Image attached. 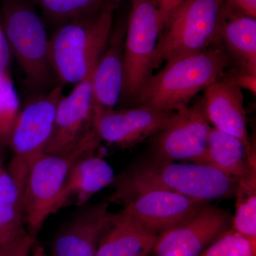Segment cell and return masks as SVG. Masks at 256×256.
Returning <instances> with one entry per match:
<instances>
[{"label": "cell", "mask_w": 256, "mask_h": 256, "mask_svg": "<svg viewBox=\"0 0 256 256\" xmlns=\"http://www.w3.org/2000/svg\"><path fill=\"white\" fill-rule=\"evenodd\" d=\"M63 96V86L57 85L46 95L28 102L18 114L9 144L13 156L6 170L22 194L32 165L45 154Z\"/></svg>", "instance_id": "52a82bcc"}, {"label": "cell", "mask_w": 256, "mask_h": 256, "mask_svg": "<svg viewBox=\"0 0 256 256\" xmlns=\"http://www.w3.org/2000/svg\"><path fill=\"white\" fill-rule=\"evenodd\" d=\"M10 54L11 52L9 45L2 31L0 33V84L2 82L6 74L10 72Z\"/></svg>", "instance_id": "4316f807"}, {"label": "cell", "mask_w": 256, "mask_h": 256, "mask_svg": "<svg viewBox=\"0 0 256 256\" xmlns=\"http://www.w3.org/2000/svg\"><path fill=\"white\" fill-rule=\"evenodd\" d=\"M10 52L25 74L28 86L48 88L54 70L48 58V42L41 18L28 0H4L1 16Z\"/></svg>", "instance_id": "5b68a950"}, {"label": "cell", "mask_w": 256, "mask_h": 256, "mask_svg": "<svg viewBox=\"0 0 256 256\" xmlns=\"http://www.w3.org/2000/svg\"><path fill=\"white\" fill-rule=\"evenodd\" d=\"M100 138L95 128L68 153L44 154L32 165L22 192L24 220L28 234L36 238L48 217L54 214L57 198L74 164L96 152Z\"/></svg>", "instance_id": "8992f818"}, {"label": "cell", "mask_w": 256, "mask_h": 256, "mask_svg": "<svg viewBox=\"0 0 256 256\" xmlns=\"http://www.w3.org/2000/svg\"><path fill=\"white\" fill-rule=\"evenodd\" d=\"M108 210V203H100L79 212L56 236L52 256H97Z\"/></svg>", "instance_id": "2e32d148"}, {"label": "cell", "mask_w": 256, "mask_h": 256, "mask_svg": "<svg viewBox=\"0 0 256 256\" xmlns=\"http://www.w3.org/2000/svg\"><path fill=\"white\" fill-rule=\"evenodd\" d=\"M202 100L208 120L214 128L242 141L250 154H254L247 129L244 95L232 77L220 78L205 89Z\"/></svg>", "instance_id": "5bb4252c"}, {"label": "cell", "mask_w": 256, "mask_h": 256, "mask_svg": "<svg viewBox=\"0 0 256 256\" xmlns=\"http://www.w3.org/2000/svg\"><path fill=\"white\" fill-rule=\"evenodd\" d=\"M96 66L58 102L45 154H66L73 150L94 128L92 80Z\"/></svg>", "instance_id": "8fae6325"}, {"label": "cell", "mask_w": 256, "mask_h": 256, "mask_svg": "<svg viewBox=\"0 0 256 256\" xmlns=\"http://www.w3.org/2000/svg\"><path fill=\"white\" fill-rule=\"evenodd\" d=\"M126 30L127 24L120 22L111 32L108 46L94 69L92 80L94 119L102 112L112 110L122 96Z\"/></svg>", "instance_id": "9a60e30c"}, {"label": "cell", "mask_w": 256, "mask_h": 256, "mask_svg": "<svg viewBox=\"0 0 256 256\" xmlns=\"http://www.w3.org/2000/svg\"><path fill=\"white\" fill-rule=\"evenodd\" d=\"M232 218L228 213L208 204L188 220L158 236L156 256H198L226 232Z\"/></svg>", "instance_id": "30bf717a"}, {"label": "cell", "mask_w": 256, "mask_h": 256, "mask_svg": "<svg viewBox=\"0 0 256 256\" xmlns=\"http://www.w3.org/2000/svg\"><path fill=\"white\" fill-rule=\"evenodd\" d=\"M30 256H47L46 252H45L44 249V248L41 246H36V244H34L33 248H32V250L31 252V254H30Z\"/></svg>", "instance_id": "4dcf8cb0"}, {"label": "cell", "mask_w": 256, "mask_h": 256, "mask_svg": "<svg viewBox=\"0 0 256 256\" xmlns=\"http://www.w3.org/2000/svg\"><path fill=\"white\" fill-rule=\"evenodd\" d=\"M232 9L256 18V0H224Z\"/></svg>", "instance_id": "83f0119b"}, {"label": "cell", "mask_w": 256, "mask_h": 256, "mask_svg": "<svg viewBox=\"0 0 256 256\" xmlns=\"http://www.w3.org/2000/svg\"><path fill=\"white\" fill-rule=\"evenodd\" d=\"M174 112L146 106L128 110L112 109L96 117L94 127L100 139L120 148H130L163 130Z\"/></svg>", "instance_id": "4fadbf2b"}, {"label": "cell", "mask_w": 256, "mask_h": 256, "mask_svg": "<svg viewBox=\"0 0 256 256\" xmlns=\"http://www.w3.org/2000/svg\"><path fill=\"white\" fill-rule=\"evenodd\" d=\"M220 40L240 62L242 70L256 75V20L224 3Z\"/></svg>", "instance_id": "ffe728a7"}, {"label": "cell", "mask_w": 256, "mask_h": 256, "mask_svg": "<svg viewBox=\"0 0 256 256\" xmlns=\"http://www.w3.org/2000/svg\"><path fill=\"white\" fill-rule=\"evenodd\" d=\"M256 249L233 228H229L198 256H256Z\"/></svg>", "instance_id": "d4e9b609"}, {"label": "cell", "mask_w": 256, "mask_h": 256, "mask_svg": "<svg viewBox=\"0 0 256 256\" xmlns=\"http://www.w3.org/2000/svg\"><path fill=\"white\" fill-rule=\"evenodd\" d=\"M210 128L202 101L176 111L156 140V160L207 164Z\"/></svg>", "instance_id": "9c48e42d"}, {"label": "cell", "mask_w": 256, "mask_h": 256, "mask_svg": "<svg viewBox=\"0 0 256 256\" xmlns=\"http://www.w3.org/2000/svg\"><path fill=\"white\" fill-rule=\"evenodd\" d=\"M223 6L224 0H184L160 32L154 69L220 42Z\"/></svg>", "instance_id": "277c9868"}, {"label": "cell", "mask_w": 256, "mask_h": 256, "mask_svg": "<svg viewBox=\"0 0 256 256\" xmlns=\"http://www.w3.org/2000/svg\"><path fill=\"white\" fill-rule=\"evenodd\" d=\"M36 238L28 232L8 244L0 246V256H30Z\"/></svg>", "instance_id": "484cf974"}, {"label": "cell", "mask_w": 256, "mask_h": 256, "mask_svg": "<svg viewBox=\"0 0 256 256\" xmlns=\"http://www.w3.org/2000/svg\"><path fill=\"white\" fill-rule=\"evenodd\" d=\"M4 144L0 142V164L3 163V159H4Z\"/></svg>", "instance_id": "1f68e13d"}, {"label": "cell", "mask_w": 256, "mask_h": 256, "mask_svg": "<svg viewBox=\"0 0 256 256\" xmlns=\"http://www.w3.org/2000/svg\"><path fill=\"white\" fill-rule=\"evenodd\" d=\"M232 228L256 249V172L237 182Z\"/></svg>", "instance_id": "7402d4cb"}, {"label": "cell", "mask_w": 256, "mask_h": 256, "mask_svg": "<svg viewBox=\"0 0 256 256\" xmlns=\"http://www.w3.org/2000/svg\"><path fill=\"white\" fill-rule=\"evenodd\" d=\"M96 152L80 158L72 166L56 202L54 214L70 204L82 206L97 192L114 183V170Z\"/></svg>", "instance_id": "ac0fdd59"}, {"label": "cell", "mask_w": 256, "mask_h": 256, "mask_svg": "<svg viewBox=\"0 0 256 256\" xmlns=\"http://www.w3.org/2000/svg\"><path fill=\"white\" fill-rule=\"evenodd\" d=\"M234 82L240 88L246 89L256 95V75L244 72H238L232 76Z\"/></svg>", "instance_id": "f546056e"}, {"label": "cell", "mask_w": 256, "mask_h": 256, "mask_svg": "<svg viewBox=\"0 0 256 256\" xmlns=\"http://www.w3.org/2000/svg\"><path fill=\"white\" fill-rule=\"evenodd\" d=\"M109 201L122 204L137 192L162 188L208 203L235 195L237 182L208 164H180L154 160L136 165L114 178Z\"/></svg>", "instance_id": "6da1fadb"}, {"label": "cell", "mask_w": 256, "mask_h": 256, "mask_svg": "<svg viewBox=\"0 0 256 256\" xmlns=\"http://www.w3.org/2000/svg\"><path fill=\"white\" fill-rule=\"evenodd\" d=\"M20 98L10 72L0 84V142L9 146L20 112Z\"/></svg>", "instance_id": "cb8c5ba5"}, {"label": "cell", "mask_w": 256, "mask_h": 256, "mask_svg": "<svg viewBox=\"0 0 256 256\" xmlns=\"http://www.w3.org/2000/svg\"><path fill=\"white\" fill-rule=\"evenodd\" d=\"M24 220L22 194L3 163L0 164V246L28 232Z\"/></svg>", "instance_id": "44dd1931"}, {"label": "cell", "mask_w": 256, "mask_h": 256, "mask_svg": "<svg viewBox=\"0 0 256 256\" xmlns=\"http://www.w3.org/2000/svg\"><path fill=\"white\" fill-rule=\"evenodd\" d=\"M207 164L236 181L256 172V154H250L235 136L210 128Z\"/></svg>", "instance_id": "d6986e66"}, {"label": "cell", "mask_w": 256, "mask_h": 256, "mask_svg": "<svg viewBox=\"0 0 256 256\" xmlns=\"http://www.w3.org/2000/svg\"><path fill=\"white\" fill-rule=\"evenodd\" d=\"M108 1L110 2L114 3V4L116 2H118L120 0H108Z\"/></svg>", "instance_id": "836d02e7"}, {"label": "cell", "mask_w": 256, "mask_h": 256, "mask_svg": "<svg viewBox=\"0 0 256 256\" xmlns=\"http://www.w3.org/2000/svg\"><path fill=\"white\" fill-rule=\"evenodd\" d=\"M124 50L122 96L136 100L154 70V60L161 32L156 0H131Z\"/></svg>", "instance_id": "ba28073f"}, {"label": "cell", "mask_w": 256, "mask_h": 256, "mask_svg": "<svg viewBox=\"0 0 256 256\" xmlns=\"http://www.w3.org/2000/svg\"><path fill=\"white\" fill-rule=\"evenodd\" d=\"M114 9L106 0L100 11L63 24L50 40L48 58L60 85L78 84L97 64L110 37Z\"/></svg>", "instance_id": "3957f363"}, {"label": "cell", "mask_w": 256, "mask_h": 256, "mask_svg": "<svg viewBox=\"0 0 256 256\" xmlns=\"http://www.w3.org/2000/svg\"><path fill=\"white\" fill-rule=\"evenodd\" d=\"M158 235L143 228L124 214L108 212L98 245L97 256H148Z\"/></svg>", "instance_id": "e0dca14e"}, {"label": "cell", "mask_w": 256, "mask_h": 256, "mask_svg": "<svg viewBox=\"0 0 256 256\" xmlns=\"http://www.w3.org/2000/svg\"><path fill=\"white\" fill-rule=\"evenodd\" d=\"M184 0H156L161 30L170 14Z\"/></svg>", "instance_id": "f1b7e54d"}, {"label": "cell", "mask_w": 256, "mask_h": 256, "mask_svg": "<svg viewBox=\"0 0 256 256\" xmlns=\"http://www.w3.org/2000/svg\"><path fill=\"white\" fill-rule=\"evenodd\" d=\"M45 14L62 24L82 15L100 11L106 0H38Z\"/></svg>", "instance_id": "603a6c76"}, {"label": "cell", "mask_w": 256, "mask_h": 256, "mask_svg": "<svg viewBox=\"0 0 256 256\" xmlns=\"http://www.w3.org/2000/svg\"><path fill=\"white\" fill-rule=\"evenodd\" d=\"M206 204L162 188H146L132 195L122 212L159 236L188 220Z\"/></svg>", "instance_id": "7c38bea8"}, {"label": "cell", "mask_w": 256, "mask_h": 256, "mask_svg": "<svg viewBox=\"0 0 256 256\" xmlns=\"http://www.w3.org/2000/svg\"><path fill=\"white\" fill-rule=\"evenodd\" d=\"M2 26L1 18H0V33L2 32Z\"/></svg>", "instance_id": "d6a6232c"}, {"label": "cell", "mask_w": 256, "mask_h": 256, "mask_svg": "<svg viewBox=\"0 0 256 256\" xmlns=\"http://www.w3.org/2000/svg\"><path fill=\"white\" fill-rule=\"evenodd\" d=\"M228 62L223 48L210 47L166 63L162 70L146 80L134 100L140 106L176 112L220 79Z\"/></svg>", "instance_id": "7a4b0ae2"}]
</instances>
